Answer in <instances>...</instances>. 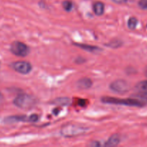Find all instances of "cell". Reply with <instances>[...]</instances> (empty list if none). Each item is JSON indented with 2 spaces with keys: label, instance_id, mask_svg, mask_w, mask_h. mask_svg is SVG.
I'll use <instances>...</instances> for the list:
<instances>
[{
  "label": "cell",
  "instance_id": "cell-1",
  "mask_svg": "<svg viewBox=\"0 0 147 147\" xmlns=\"http://www.w3.org/2000/svg\"><path fill=\"white\" fill-rule=\"evenodd\" d=\"M102 102L109 104L125 105L128 106H136V107H143L147 104V98L145 96H138L135 98H118L112 97H103L102 98Z\"/></svg>",
  "mask_w": 147,
  "mask_h": 147
},
{
  "label": "cell",
  "instance_id": "cell-2",
  "mask_svg": "<svg viewBox=\"0 0 147 147\" xmlns=\"http://www.w3.org/2000/svg\"><path fill=\"white\" fill-rule=\"evenodd\" d=\"M13 103L20 109H30L35 106L37 103V100L30 95L21 94L15 98Z\"/></svg>",
  "mask_w": 147,
  "mask_h": 147
},
{
  "label": "cell",
  "instance_id": "cell-3",
  "mask_svg": "<svg viewBox=\"0 0 147 147\" xmlns=\"http://www.w3.org/2000/svg\"><path fill=\"white\" fill-rule=\"evenodd\" d=\"M87 131V129L84 126L80 125L71 124L63 126L61 130V134L65 137H72V136H79L83 134Z\"/></svg>",
  "mask_w": 147,
  "mask_h": 147
},
{
  "label": "cell",
  "instance_id": "cell-4",
  "mask_svg": "<svg viewBox=\"0 0 147 147\" xmlns=\"http://www.w3.org/2000/svg\"><path fill=\"white\" fill-rule=\"evenodd\" d=\"M10 50L14 55L20 57H25L29 53V48L24 43L15 41L11 45Z\"/></svg>",
  "mask_w": 147,
  "mask_h": 147
},
{
  "label": "cell",
  "instance_id": "cell-5",
  "mask_svg": "<svg viewBox=\"0 0 147 147\" xmlns=\"http://www.w3.org/2000/svg\"><path fill=\"white\" fill-rule=\"evenodd\" d=\"M11 67L17 73L21 74H27L32 70V65L29 62L17 61L11 65Z\"/></svg>",
  "mask_w": 147,
  "mask_h": 147
},
{
  "label": "cell",
  "instance_id": "cell-6",
  "mask_svg": "<svg viewBox=\"0 0 147 147\" xmlns=\"http://www.w3.org/2000/svg\"><path fill=\"white\" fill-rule=\"evenodd\" d=\"M110 89L118 93H125L129 90L128 83L123 80H117L112 82L110 86Z\"/></svg>",
  "mask_w": 147,
  "mask_h": 147
},
{
  "label": "cell",
  "instance_id": "cell-7",
  "mask_svg": "<svg viewBox=\"0 0 147 147\" xmlns=\"http://www.w3.org/2000/svg\"><path fill=\"white\" fill-rule=\"evenodd\" d=\"M7 120L10 121H23V122H35L38 120V116L36 114L27 116H14L7 118Z\"/></svg>",
  "mask_w": 147,
  "mask_h": 147
},
{
  "label": "cell",
  "instance_id": "cell-8",
  "mask_svg": "<svg viewBox=\"0 0 147 147\" xmlns=\"http://www.w3.org/2000/svg\"><path fill=\"white\" fill-rule=\"evenodd\" d=\"M92 80L87 78H84L81 79L77 82V87L78 88L82 89V90H86V89L89 88L92 86Z\"/></svg>",
  "mask_w": 147,
  "mask_h": 147
},
{
  "label": "cell",
  "instance_id": "cell-9",
  "mask_svg": "<svg viewBox=\"0 0 147 147\" xmlns=\"http://www.w3.org/2000/svg\"><path fill=\"white\" fill-rule=\"evenodd\" d=\"M135 89L140 95L147 96V80H143L137 83Z\"/></svg>",
  "mask_w": 147,
  "mask_h": 147
},
{
  "label": "cell",
  "instance_id": "cell-10",
  "mask_svg": "<svg viewBox=\"0 0 147 147\" xmlns=\"http://www.w3.org/2000/svg\"><path fill=\"white\" fill-rule=\"evenodd\" d=\"M120 139L119 135L114 134L109 138V139H108V140L106 142V143L105 144V146H117V145L120 143Z\"/></svg>",
  "mask_w": 147,
  "mask_h": 147
},
{
  "label": "cell",
  "instance_id": "cell-11",
  "mask_svg": "<svg viewBox=\"0 0 147 147\" xmlns=\"http://www.w3.org/2000/svg\"><path fill=\"white\" fill-rule=\"evenodd\" d=\"M93 9L95 14H97L98 16H100L103 14L104 11H105V5H104V4L102 2L97 1V2L95 3V4H94Z\"/></svg>",
  "mask_w": 147,
  "mask_h": 147
},
{
  "label": "cell",
  "instance_id": "cell-12",
  "mask_svg": "<svg viewBox=\"0 0 147 147\" xmlns=\"http://www.w3.org/2000/svg\"><path fill=\"white\" fill-rule=\"evenodd\" d=\"M74 45H75L78 46V47H81V48H82L83 50H86V51H89V52H92V53H93V52H97V51H98V50H101V49L99 48L98 47H96V46L89 45L78 44V43H76V44H74Z\"/></svg>",
  "mask_w": 147,
  "mask_h": 147
},
{
  "label": "cell",
  "instance_id": "cell-13",
  "mask_svg": "<svg viewBox=\"0 0 147 147\" xmlns=\"http://www.w3.org/2000/svg\"><path fill=\"white\" fill-rule=\"evenodd\" d=\"M52 103H54V104H58L61 105V106H67L70 103V99L66 98H58L54 100V102H53Z\"/></svg>",
  "mask_w": 147,
  "mask_h": 147
},
{
  "label": "cell",
  "instance_id": "cell-14",
  "mask_svg": "<svg viewBox=\"0 0 147 147\" xmlns=\"http://www.w3.org/2000/svg\"><path fill=\"white\" fill-rule=\"evenodd\" d=\"M137 23H138V20L135 17H131L128 21V27L131 30H133L136 27Z\"/></svg>",
  "mask_w": 147,
  "mask_h": 147
},
{
  "label": "cell",
  "instance_id": "cell-15",
  "mask_svg": "<svg viewBox=\"0 0 147 147\" xmlns=\"http://www.w3.org/2000/svg\"><path fill=\"white\" fill-rule=\"evenodd\" d=\"M62 6H63V9L67 11H71L72 9V8H73V4H72V2L70 1H68V0L63 1Z\"/></svg>",
  "mask_w": 147,
  "mask_h": 147
},
{
  "label": "cell",
  "instance_id": "cell-16",
  "mask_svg": "<svg viewBox=\"0 0 147 147\" xmlns=\"http://www.w3.org/2000/svg\"><path fill=\"white\" fill-rule=\"evenodd\" d=\"M138 5L143 9H147V0H140Z\"/></svg>",
  "mask_w": 147,
  "mask_h": 147
},
{
  "label": "cell",
  "instance_id": "cell-17",
  "mask_svg": "<svg viewBox=\"0 0 147 147\" xmlns=\"http://www.w3.org/2000/svg\"><path fill=\"white\" fill-rule=\"evenodd\" d=\"M116 44L118 45H120L121 42L119 41V40H114L112 42L110 43L109 46H110V47H116V46H115V45Z\"/></svg>",
  "mask_w": 147,
  "mask_h": 147
},
{
  "label": "cell",
  "instance_id": "cell-18",
  "mask_svg": "<svg viewBox=\"0 0 147 147\" xmlns=\"http://www.w3.org/2000/svg\"><path fill=\"white\" fill-rule=\"evenodd\" d=\"M128 0H112V1H114L116 4H124V3L127 2Z\"/></svg>",
  "mask_w": 147,
  "mask_h": 147
},
{
  "label": "cell",
  "instance_id": "cell-19",
  "mask_svg": "<svg viewBox=\"0 0 147 147\" xmlns=\"http://www.w3.org/2000/svg\"><path fill=\"white\" fill-rule=\"evenodd\" d=\"M90 146H100V144L99 143V142H94V143H92V144H90Z\"/></svg>",
  "mask_w": 147,
  "mask_h": 147
},
{
  "label": "cell",
  "instance_id": "cell-20",
  "mask_svg": "<svg viewBox=\"0 0 147 147\" xmlns=\"http://www.w3.org/2000/svg\"><path fill=\"white\" fill-rule=\"evenodd\" d=\"M3 100V95L0 93V102Z\"/></svg>",
  "mask_w": 147,
  "mask_h": 147
},
{
  "label": "cell",
  "instance_id": "cell-21",
  "mask_svg": "<svg viewBox=\"0 0 147 147\" xmlns=\"http://www.w3.org/2000/svg\"><path fill=\"white\" fill-rule=\"evenodd\" d=\"M145 75L147 76V67H146V69H145Z\"/></svg>",
  "mask_w": 147,
  "mask_h": 147
},
{
  "label": "cell",
  "instance_id": "cell-22",
  "mask_svg": "<svg viewBox=\"0 0 147 147\" xmlns=\"http://www.w3.org/2000/svg\"><path fill=\"white\" fill-rule=\"evenodd\" d=\"M146 27H147V26H146Z\"/></svg>",
  "mask_w": 147,
  "mask_h": 147
}]
</instances>
